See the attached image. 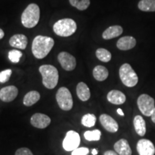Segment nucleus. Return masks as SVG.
Returning <instances> with one entry per match:
<instances>
[{"mask_svg":"<svg viewBox=\"0 0 155 155\" xmlns=\"http://www.w3.org/2000/svg\"><path fill=\"white\" fill-rule=\"evenodd\" d=\"M54 40L52 38L43 35H38L34 38L32 44V52L38 59L45 58L53 48Z\"/></svg>","mask_w":155,"mask_h":155,"instance_id":"1","label":"nucleus"},{"mask_svg":"<svg viewBox=\"0 0 155 155\" xmlns=\"http://www.w3.org/2000/svg\"><path fill=\"white\" fill-rule=\"evenodd\" d=\"M42 77V84L48 89H53L58 85L59 73L58 69L52 65H42L39 68Z\"/></svg>","mask_w":155,"mask_h":155,"instance_id":"2","label":"nucleus"},{"mask_svg":"<svg viewBox=\"0 0 155 155\" xmlns=\"http://www.w3.org/2000/svg\"><path fill=\"white\" fill-rule=\"evenodd\" d=\"M40 7L36 4H30L25 9L21 16V22L25 28H32L38 24L40 20Z\"/></svg>","mask_w":155,"mask_h":155,"instance_id":"3","label":"nucleus"},{"mask_svg":"<svg viewBox=\"0 0 155 155\" xmlns=\"http://www.w3.org/2000/svg\"><path fill=\"white\" fill-rule=\"evenodd\" d=\"M77 30L76 22L72 19L65 18L60 19L53 25L54 32L58 36L69 37L74 34Z\"/></svg>","mask_w":155,"mask_h":155,"instance_id":"4","label":"nucleus"},{"mask_svg":"<svg viewBox=\"0 0 155 155\" xmlns=\"http://www.w3.org/2000/svg\"><path fill=\"white\" fill-rule=\"evenodd\" d=\"M119 77L124 86L132 88L138 83L137 74L129 63H124L119 68Z\"/></svg>","mask_w":155,"mask_h":155,"instance_id":"5","label":"nucleus"},{"mask_svg":"<svg viewBox=\"0 0 155 155\" xmlns=\"http://www.w3.org/2000/svg\"><path fill=\"white\" fill-rule=\"evenodd\" d=\"M56 101L59 107L63 111H68L72 109L73 101L71 93L66 87H61L56 94Z\"/></svg>","mask_w":155,"mask_h":155,"instance_id":"6","label":"nucleus"},{"mask_svg":"<svg viewBox=\"0 0 155 155\" xmlns=\"http://www.w3.org/2000/svg\"><path fill=\"white\" fill-rule=\"evenodd\" d=\"M137 106L143 115L151 116L155 108L154 100L149 95L141 94L137 99Z\"/></svg>","mask_w":155,"mask_h":155,"instance_id":"7","label":"nucleus"},{"mask_svg":"<svg viewBox=\"0 0 155 155\" xmlns=\"http://www.w3.org/2000/svg\"><path fill=\"white\" fill-rule=\"evenodd\" d=\"M81 143V137L79 134L75 131H69L66 133L63 141V147L67 152H72L78 148Z\"/></svg>","mask_w":155,"mask_h":155,"instance_id":"8","label":"nucleus"},{"mask_svg":"<svg viewBox=\"0 0 155 155\" xmlns=\"http://www.w3.org/2000/svg\"><path fill=\"white\" fill-rule=\"evenodd\" d=\"M58 60L62 68L67 71H73L76 67L75 57L67 52H61L58 54Z\"/></svg>","mask_w":155,"mask_h":155,"instance_id":"9","label":"nucleus"},{"mask_svg":"<svg viewBox=\"0 0 155 155\" xmlns=\"http://www.w3.org/2000/svg\"><path fill=\"white\" fill-rule=\"evenodd\" d=\"M51 123V119L46 114L36 113L32 116L30 119V124L34 127L38 129H45Z\"/></svg>","mask_w":155,"mask_h":155,"instance_id":"10","label":"nucleus"},{"mask_svg":"<svg viewBox=\"0 0 155 155\" xmlns=\"http://www.w3.org/2000/svg\"><path fill=\"white\" fill-rule=\"evenodd\" d=\"M137 150L139 155H154L155 147L148 139H140L137 144Z\"/></svg>","mask_w":155,"mask_h":155,"instance_id":"11","label":"nucleus"},{"mask_svg":"<svg viewBox=\"0 0 155 155\" xmlns=\"http://www.w3.org/2000/svg\"><path fill=\"white\" fill-rule=\"evenodd\" d=\"M99 121L103 127L108 132L115 133L119 130V124H118L117 122L111 116L108 115V114H101L99 117Z\"/></svg>","mask_w":155,"mask_h":155,"instance_id":"12","label":"nucleus"},{"mask_svg":"<svg viewBox=\"0 0 155 155\" xmlns=\"http://www.w3.org/2000/svg\"><path fill=\"white\" fill-rule=\"evenodd\" d=\"M18 89L15 86L4 87L0 90V99L4 102H11L17 98Z\"/></svg>","mask_w":155,"mask_h":155,"instance_id":"13","label":"nucleus"},{"mask_svg":"<svg viewBox=\"0 0 155 155\" xmlns=\"http://www.w3.org/2000/svg\"><path fill=\"white\" fill-rule=\"evenodd\" d=\"M9 45L17 49L25 50L28 45V38L22 34H17L9 39Z\"/></svg>","mask_w":155,"mask_h":155,"instance_id":"14","label":"nucleus"},{"mask_svg":"<svg viewBox=\"0 0 155 155\" xmlns=\"http://www.w3.org/2000/svg\"><path fill=\"white\" fill-rule=\"evenodd\" d=\"M107 100L112 104L121 105L124 104L127 97L124 93L118 90H112L107 94Z\"/></svg>","mask_w":155,"mask_h":155,"instance_id":"15","label":"nucleus"},{"mask_svg":"<svg viewBox=\"0 0 155 155\" xmlns=\"http://www.w3.org/2000/svg\"><path fill=\"white\" fill-rule=\"evenodd\" d=\"M114 150L119 155H131L132 151L127 139H121L114 144Z\"/></svg>","mask_w":155,"mask_h":155,"instance_id":"16","label":"nucleus"},{"mask_svg":"<svg viewBox=\"0 0 155 155\" xmlns=\"http://www.w3.org/2000/svg\"><path fill=\"white\" fill-rule=\"evenodd\" d=\"M137 40L134 37L124 36L117 41L116 46L121 50H129L135 47Z\"/></svg>","mask_w":155,"mask_h":155,"instance_id":"17","label":"nucleus"},{"mask_svg":"<svg viewBox=\"0 0 155 155\" xmlns=\"http://www.w3.org/2000/svg\"><path fill=\"white\" fill-rule=\"evenodd\" d=\"M123 32V28L119 25H114L108 28L103 32L102 37L104 40H111L121 35Z\"/></svg>","mask_w":155,"mask_h":155,"instance_id":"18","label":"nucleus"},{"mask_svg":"<svg viewBox=\"0 0 155 155\" xmlns=\"http://www.w3.org/2000/svg\"><path fill=\"white\" fill-rule=\"evenodd\" d=\"M76 94L79 99L82 101H87L91 97L90 89L86 83L83 82H80L77 85Z\"/></svg>","mask_w":155,"mask_h":155,"instance_id":"19","label":"nucleus"},{"mask_svg":"<svg viewBox=\"0 0 155 155\" xmlns=\"http://www.w3.org/2000/svg\"><path fill=\"white\" fill-rule=\"evenodd\" d=\"M134 127L137 134L140 137H144L145 134L147 132V127H146V122L144 119H143L142 116L137 115L136 116L133 121Z\"/></svg>","mask_w":155,"mask_h":155,"instance_id":"20","label":"nucleus"},{"mask_svg":"<svg viewBox=\"0 0 155 155\" xmlns=\"http://www.w3.org/2000/svg\"><path fill=\"white\" fill-rule=\"evenodd\" d=\"M40 99V93L37 91H31L25 96L23 98V104L26 106H31L35 104Z\"/></svg>","mask_w":155,"mask_h":155,"instance_id":"21","label":"nucleus"},{"mask_svg":"<svg viewBox=\"0 0 155 155\" xmlns=\"http://www.w3.org/2000/svg\"><path fill=\"white\" fill-rule=\"evenodd\" d=\"M94 78L98 81H104L108 77V71L103 65H97L93 71Z\"/></svg>","mask_w":155,"mask_h":155,"instance_id":"22","label":"nucleus"},{"mask_svg":"<svg viewBox=\"0 0 155 155\" xmlns=\"http://www.w3.org/2000/svg\"><path fill=\"white\" fill-rule=\"evenodd\" d=\"M138 7L143 12H155V0H140Z\"/></svg>","mask_w":155,"mask_h":155,"instance_id":"23","label":"nucleus"},{"mask_svg":"<svg viewBox=\"0 0 155 155\" xmlns=\"http://www.w3.org/2000/svg\"><path fill=\"white\" fill-rule=\"evenodd\" d=\"M97 58L104 63H108L111 60V53L104 48H98L96 51Z\"/></svg>","mask_w":155,"mask_h":155,"instance_id":"24","label":"nucleus"},{"mask_svg":"<svg viewBox=\"0 0 155 155\" xmlns=\"http://www.w3.org/2000/svg\"><path fill=\"white\" fill-rule=\"evenodd\" d=\"M84 138L89 141H99L101 137V132L98 129H95L93 131H86L84 133Z\"/></svg>","mask_w":155,"mask_h":155,"instance_id":"25","label":"nucleus"},{"mask_svg":"<svg viewBox=\"0 0 155 155\" xmlns=\"http://www.w3.org/2000/svg\"><path fill=\"white\" fill-rule=\"evenodd\" d=\"M96 117L93 114H85L81 119V124L86 127H93L96 124Z\"/></svg>","mask_w":155,"mask_h":155,"instance_id":"26","label":"nucleus"},{"mask_svg":"<svg viewBox=\"0 0 155 155\" xmlns=\"http://www.w3.org/2000/svg\"><path fill=\"white\" fill-rule=\"evenodd\" d=\"M70 4L80 11L86 10L90 5V0H69Z\"/></svg>","mask_w":155,"mask_h":155,"instance_id":"27","label":"nucleus"},{"mask_svg":"<svg viewBox=\"0 0 155 155\" xmlns=\"http://www.w3.org/2000/svg\"><path fill=\"white\" fill-rule=\"evenodd\" d=\"M22 56V52L17 50H12L9 52L8 53L9 60L13 63H19Z\"/></svg>","mask_w":155,"mask_h":155,"instance_id":"28","label":"nucleus"},{"mask_svg":"<svg viewBox=\"0 0 155 155\" xmlns=\"http://www.w3.org/2000/svg\"><path fill=\"white\" fill-rule=\"evenodd\" d=\"M12 73L11 69H7L0 72V83H5L7 82L10 78Z\"/></svg>","mask_w":155,"mask_h":155,"instance_id":"29","label":"nucleus"},{"mask_svg":"<svg viewBox=\"0 0 155 155\" xmlns=\"http://www.w3.org/2000/svg\"><path fill=\"white\" fill-rule=\"evenodd\" d=\"M89 153V150L87 147H78L72 151L71 155H87Z\"/></svg>","mask_w":155,"mask_h":155,"instance_id":"30","label":"nucleus"},{"mask_svg":"<svg viewBox=\"0 0 155 155\" xmlns=\"http://www.w3.org/2000/svg\"><path fill=\"white\" fill-rule=\"evenodd\" d=\"M15 155H34L33 153L31 152L30 149L26 148V147H22L19 148L16 151Z\"/></svg>","mask_w":155,"mask_h":155,"instance_id":"31","label":"nucleus"},{"mask_svg":"<svg viewBox=\"0 0 155 155\" xmlns=\"http://www.w3.org/2000/svg\"><path fill=\"white\" fill-rule=\"evenodd\" d=\"M104 155H119V154H118L116 152H114V151L108 150V151H106V152H104Z\"/></svg>","mask_w":155,"mask_h":155,"instance_id":"32","label":"nucleus"},{"mask_svg":"<svg viewBox=\"0 0 155 155\" xmlns=\"http://www.w3.org/2000/svg\"><path fill=\"white\" fill-rule=\"evenodd\" d=\"M151 119H152V121H153V123L155 124V108L153 111L152 115H151Z\"/></svg>","mask_w":155,"mask_h":155,"instance_id":"33","label":"nucleus"},{"mask_svg":"<svg viewBox=\"0 0 155 155\" xmlns=\"http://www.w3.org/2000/svg\"><path fill=\"white\" fill-rule=\"evenodd\" d=\"M117 113L119 114L120 116H124V113L123 111H122L121 108H118V109H117Z\"/></svg>","mask_w":155,"mask_h":155,"instance_id":"34","label":"nucleus"},{"mask_svg":"<svg viewBox=\"0 0 155 155\" xmlns=\"http://www.w3.org/2000/svg\"><path fill=\"white\" fill-rule=\"evenodd\" d=\"M4 36H5V32H4V31L0 28V40L4 38Z\"/></svg>","mask_w":155,"mask_h":155,"instance_id":"35","label":"nucleus"},{"mask_svg":"<svg viewBox=\"0 0 155 155\" xmlns=\"http://www.w3.org/2000/svg\"><path fill=\"white\" fill-rule=\"evenodd\" d=\"M91 153L93 155H97L98 154V150H97L96 149H93L91 151Z\"/></svg>","mask_w":155,"mask_h":155,"instance_id":"36","label":"nucleus"}]
</instances>
